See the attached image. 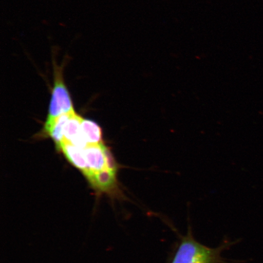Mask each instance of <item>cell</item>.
<instances>
[{
	"label": "cell",
	"instance_id": "cell-1",
	"mask_svg": "<svg viewBox=\"0 0 263 263\" xmlns=\"http://www.w3.org/2000/svg\"><path fill=\"white\" fill-rule=\"evenodd\" d=\"M59 48L57 46L51 48L52 64L53 66L54 86L49 106L48 115L45 125L50 124L62 115L75 112L73 102L66 86L64 71L66 65L71 60L70 55L66 54L61 65L57 62Z\"/></svg>",
	"mask_w": 263,
	"mask_h": 263
},
{
	"label": "cell",
	"instance_id": "cell-2",
	"mask_svg": "<svg viewBox=\"0 0 263 263\" xmlns=\"http://www.w3.org/2000/svg\"><path fill=\"white\" fill-rule=\"evenodd\" d=\"M230 245L224 242L218 248H209L197 241L189 231L181 239L170 263H226L221 254Z\"/></svg>",
	"mask_w": 263,
	"mask_h": 263
},
{
	"label": "cell",
	"instance_id": "cell-3",
	"mask_svg": "<svg viewBox=\"0 0 263 263\" xmlns=\"http://www.w3.org/2000/svg\"><path fill=\"white\" fill-rule=\"evenodd\" d=\"M85 178L97 195H106L112 199H123L124 196L117 179V171L104 169L91 173Z\"/></svg>",
	"mask_w": 263,
	"mask_h": 263
},
{
	"label": "cell",
	"instance_id": "cell-4",
	"mask_svg": "<svg viewBox=\"0 0 263 263\" xmlns=\"http://www.w3.org/2000/svg\"><path fill=\"white\" fill-rule=\"evenodd\" d=\"M83 153L89 170L85 177L91 173L100 172L104 169L118 172V166L113 156L103 143L88 144L84 148Z\"/></svg>",
	"mask_w": 263,
	"mask_h": 263
},
{
	"label": "cell",
	"instance_id": "cell-5",
	"mask_svg": "<svg viewBox=\"0 0 263 263\" xmlns=\"http://www.w3.org/2000/svg\"><path fill=\"white\" fill-rule=\"evenodd\" d=\"M82 117L79 116L76 112L71 114L70 118L65 125L63 141H67L81 149H84L88 144L82 134Z\"/></svg>",
	"mask_w": 263,
	"mask_h": 263
},
{
	"label": "cell",
	"instance_id": "cell-6",
	"mask_svg": "<svg viewBox=\"0 0 263 263\" xmlns=\"http://www.w3.org/2000/svg\"><path fill=\"white\" fill-rule=\"evenodd\" d=\"M57 147L64 154L68 162L80 170L84 176L87 175L89 170L84 156L83 149L67 141H63Z\"/></svg>",
	"mask_w": 263,
	"mask_h": 263
},
{
	"label": "cell",
	"instance_id": "cell-7",
	"mask_svg": "<svg viewBox=\"0 0 263 263\" xmlns=\"http://www.w3.org/2000/svg\"><path fill=\"white\" fill-rule=\"evenodd\" d=\"M81 129L82 134H83L84 139L88 144L103 143L102 129L97 123L82 118Z\"/></svg>",
	"mask_w": 263,
	"mask_h": 263
}]
</instances>
